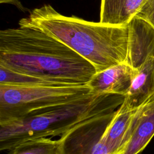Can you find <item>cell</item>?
Returning a JSON list of instances; mask_svg holds the SVG:
<instances>
[{
    "label": "cell",
    "instance_id": "cell-1",
    "mask_svg": "<svg viewBox=\"0 0 154 154\" xmlns=\"http://www.w3.org/2000/svg\"><path fill=\"white\" fill-rule=\"evenodd\" d=\"M0 66L61 85L87 84L97 72L66 45L21 20L0 31Z\"/></svg>",
    "mask_w": 154,
    "mask_h": 154
},
{
    "label": "cell",
    "instance_id": "cell-2",
    "mask_svg": "<svg viewBox=\"0 0 154 154\" xmlns=\"http://www.w3.org/2000/svg\"><path fill=\"white\" fill-rule=\"evenodd\" d=\"M21 21L61 41L90 62L96 72L127 61L128 26H114L66 16L51 5L32 10Z\"/></svg>",
    "mask_w": 154,
    "mask_h": 154
},
{
    "label": "cell",
    "instance_id": "cell-3",
    "mask_svg": "<svg viewBox=\"0 0 154 154\" xmlns=\"http://www.w3.org/2000/svg\"><path fill=\"white\" fill-rule=\"evenodd\" d=\"M124 99L121 94L92 92L42 114L0 125V150H10L32 138L61 137L81 123L114 112Z\"/></svg>",
    "mask_w": 154,
    "mask_h": 154
},
{
    "label": "cell",
    "instance_id": "cell-4",
    "mask_svg": "<svg viewBox=\"0 0 154 154\" xmlns=\"http://www.w3.org/2000/svg\"><path fill=\"white\" fill-rule=\"evenodd\" d=\"M91 93L87 84L31 86L0 84V125L42 114Z\"/></svg>",
    "mask_w": 154,
    "mask_h": 154
},
{
    "label": "cell",
    "instance_id": "cell-5",
    "mask_svg": "<svg viewBox=\"0 0 154 154\" xmlns=\"http://www.w3.org/2000/svg\"><path fill=\"white\" fill-rule=\"evenodd\" d=\"M114 112L81 123L60 137L61 154H107L100 138Z\"/></svg>",
    "mask_w": 154,
    "mask_h": 154
},
{
    "label": "cell",
    "instance_id": "cell-6",
    "mask_svg": "<svg viewBox=\"0 0 154 154\" xmlns=\"http://www.w3.org/2000/svg\"><path fill=\"white\" fill-rule=\"evenodd\" d=\"M138 108H132L123 102L115 111L100 138L107 154L124 153L132 134Z\"/></svg>",
    "mask_w": 154,
    "mask_h": 154
},
{
    "label": "cell",
    "instance_id": "cell-7",
    "mask_svg": "<svg viewBox=\"0 0 154 154\" xmlns=\"http://www.w3.org/2000/svg\"><path fill=\"white\" fill-rule=\"evenodd\" d=\"M128 26L127 63L138 69L149 57H154V28L143 19L134 16Z\"/></svg>",
    "mask_w": 154,
    "mask_h": 154
},
{
    "label": "cell",
    "instance_id": "cell-8",
    "mask_svg": "<svg viewBox=\"0 0 154 154\" xmlns=\"http://www.w3.org/2000/svg\"><path fill=\"white\" fill-rule=\"evenodd\" d=\"M137 69L127 62L96 72L88 85L96 93H112L125 96L132 84Z\"/></svg>",
    "mask_w": 154,
    "mask_h": 154
},
{
    "label": "cell",
    "instance_id": "cell-9",
    "mask_svg": "<svg viewBox=\"0 0 154 154\" xmlns=\"http://www.w3.org/2000/svg\"><path fill=\"white\" fill-rule=\"evenodd\" d=\"M154 136V94L138 108L133 131L123 154H139Z\"/></svg>",
    "mask_w": 154,
    "mask_h": 154
},
{
    "label": "cell",
    "instance_id": "cell-10",
    "mask_svg": "<svg viewBox=\"0 0 154 154\" xmlns=\"http://www.w3.org/2000/svg\"><path fill=\"white\" fill-rule=\"evenodd\" d=\"M154 94V57H149L138 69L123 102L132 108L141 106Z\"/></svg>",
    "mask_w": 154,
    "mask_h": 154
},
{
    "label": "cell",
    "instance_id": "cell-11",
    "mask_svg": "<svg viewBox=\"0 0 154 154\" xmlns=\"http://www.w3.org/2000/svg\"><path fill=\"white\" fill-rule=\"evenodd\" d=\"M146 0H101L100 22L127 26Z\"/></svg>",
    "mask_w": 154,
    "mask_h": 154
},
{
    "label": "cell",
    "instance_id": "cell-12",
    "mask_svg": "<svg viewBox=\"0 0 154 154\" xmlns=\"http://www.w3.org/2000/svg\"><path fill=\"white\" fill-rule=\"evenodd\" d=\"M9 154H61V141L51 137L32 138L14 146Z\"/></svg>",
    "mask_w": 154,
    "mask_h": 154
},
{
    "label": "cell",
    "instance_id": "cell-13",
    "mask_svg": "<svg viewBox=\"0 0 154 154\" xmlns=\"http://www.w3.org/2000/svg\"><path fill=\"white\" fill-rule=\"evenodd\" d=\"M135 16L143 19L154 28V0H146Z\"/></svg>",
    "mask_w": 154,
    "mask_h": 154
},
{
    "label": "cell",
    "instance_id": "cell-14",
    "mask_svg": "<svg viewBox=\"0 0 154 154\" xmlns=\"http://www.w3.org/2000/svg\"><path fill=\"white\" fill-rule=\"evenodd\" d=\"M0 2L1 4H13L16 6H17L19 8L23 10L24 8L22 6V5L21 4V3L20 2V1L19 0H0Z\"/></svg>",
    "mask_w": 154,
    "mask_h": 154
}]
</instances>
